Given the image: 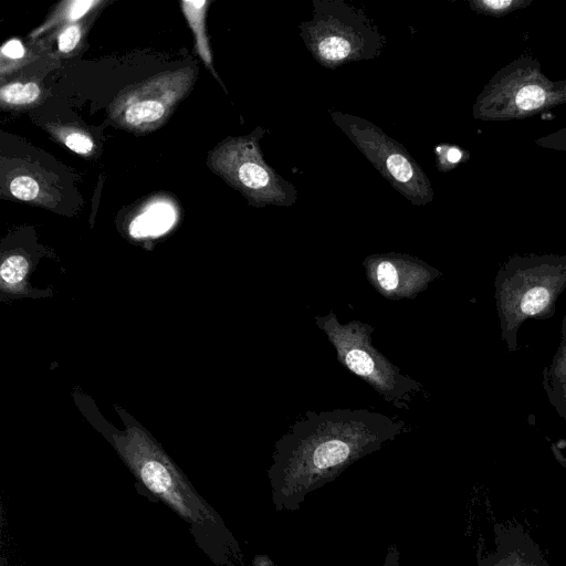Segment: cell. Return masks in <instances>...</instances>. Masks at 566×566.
<instances>
[{
    "label": "cell",
    "mask_w": 566,
    "mask_h": 566,
    "mask_svg": "<svg viewBox=\"0 0 566 566\" xmlns=\"http://www.w3.org/2000/svg\"><path fill=\"white\" fill-rule=\"evenodd\" d=\"M545 94L541 87L527 86L521 90L516 95V104L521 109L531 111L543 105Z\"/></svg>",
    "instance_id": "cell-14"
},
{
    "label": "cell",
    "mask_w": 566,
    "mask_h": 566,
    "mask_svg": "<svg viewBox=\"0 0 566 566\" xmlns=\"http://www.w3.org/2000/svg\"><path fill=\"white\" fill-rule=\"evenodd\" d=\"M9 188L12 196L23 201H31L39 193L38 182L32 177L24 175L13 178Z\"/></svg>",
    "instance_id": "cell-12"
},
{
    "label": "cell",
    "mask_w": 566,
    "mask_h": 566,
    "mask_svg": "<svg viewBox=\"0 0 566 566\" xmlns=\"http://www.w3.org/2000/svg\"><path fill=\"white\" fill-rule=\"evenodd\" d=\"M29 272V261L21 254L7 256L0 268L1 287L6 292L18 293L24 286Z\"/></svg>",
    "instance_id": "cell-10"
},
{
    "label": "cell",
    "mask_w": 566,
    "mask_h": 566,
    "mask_svg": "<svg viewBox=\"0 0 566 566\" xmlns=\"http://www.w3.org/2000/svg\"><path fill=\"white\" fill-rule=\"evenodd\" d=\"M64 144L73 151L86 155L94 148L92 138L82 132H71L64 137Z\"/></svg>",
    "instance_id": "cell-15"
},
{
    "label": "cell",
    "mask_w": 566,
    "mask_h": 566,
    "mask_svg": "<svg viewBox=\"0 0 566 566\" xmlns=\"http://www.w3.org/2000/svg\"><path fill=\"white\" fill-rule=\"evenodd\" d=\"M549 301V293L545 287L530 290L521 302L523 313L533 315L541 312Z\"/></svg>",
    "instance_id": "cell-13"
},
{
    "label": "cell",
    "mask_w": 566,
    "mask_h": 566,
    "mask_svg": "<svg viewBox=\"0 0 566 566\" xmlns=\"http://www.w3.org/2000/svg\"><path fill=\"white\" fill-rule=\"evenodd\" d=\"M175 221L176 211L170 205L155 202L132 221L129 232L135 238L154 237L166 232Z\"/></svg>",
    "instance_id": "cell-8"
},
{
    "label": "cell",
    "mask_w": 566,
    "mask_h": 566,
    "mask_svg": "<svg viewBox=\"0 0 566 566\" xmlns=\"http://www.w3.org/2000/svg\"><path fill=\"white\" fill-rule=\"evenodd\" d=\"M165 101L150 97L134 98L124 107L123 120L133 127H150L159 124L166 116Z\"/></svg>",
    "instance_id": "cell-9"
},
{
    "label": "cell",
    "mask_w": 566,
    "mask_h": 566,
    "mask_svg": "<svg viewBox=\"0 0 566 566\" xmlns=\"http://www.w3.org/2000/svg\"><path fill=\"white\" fill-rule=\"evenodd\" d=\"M482 4L491 9H503L512 4L511 1H483Z\"/></svg>",
    "instance_id": "cell-21"
},
{
    "label": "cell",
    "mask_w": 566,
    "mask_h": 566,
    "mask_svg": "<svg viewBox=\"0 0 566 566\" xmlns=\"http://www.w3.org/2000/svg\"><path fill=\"white\" fill-rule=\"evenodd\" d=\"M334 344L338 358L359 377L364 378L387 400L399 402L419 389L417 382L399 374L395 366L370 345L368 326L361 323L340 324L329 314L317 321ZM406 406V405H405Z\"/></svg>",
    "instance_id": "cell-5"
},
{
    "label": "cell",
    "mask_w": 566,
    "mask_h": 566,
    "mask_svg": "<svg viewBox=\"0 0 566 566\" xmlns=\"http://www.w3.org/2000/svg\"><path fill=\"white\" fill-rule=\"evenodd\" d=\"M81 40V29L76 24L66 27L57 38V46L62 53H69L75 49Z\"/></svg>",
    "instance_id": "cell-16"
},
{
    "label": "cell",
    "mask_w": 566,
    "mask_h": 566,
    "mask_svg": "<svg viewBox=\"0 0 566 566\" xmlns=\"http://www.w3.org/2000/svg\"><path fill=\"white\" fill-rule=\"evenodd\" d=\"M329 115L400 195L416 206L432 201L433 190L428 176L400 143L363 117L336 111L329 112Z\"/></svg>",
    "instance_id": "cell-3"
},
{
    "label": "cell",
    "mask_w": 566,
    "mask_h": 566,
    "mask_svg": "<svg viewBox=\"0 0 566 566\" xmlns=\"http://www.w3.org/2000/svg\"><path fill=\"white\" fill-rule=\"evenodd\" d=\"M24 52L22 43L17 39L6 42L1 48V53L13 60L21 59L24 55Z\"/></svg>",
    "instance_id": "cell-17"
},
{
    "label": "cell",
    "mask_w": 566,
    "mask_h": 566,
    "mask_svg": "<svg viewBox=\"0 0 566 566\" xmlns=\"http://www.w3.org/2000/svg\"><path fill=\"white\" fill-rule=\"evenodd\" d=\"M312 6V18L298 30L319 65L334 70L382 53L387 39L363 9L343 0H313Z\"/></svg>",
    "instance_id": "cell-2"
},
{
    "label": "cell",
    "mask_w": 566,
    "mask_h": 566,
    "mask_svg": "<svg viewBox=\"0 0 566 566\" xmlns=\"http://www.w3.org/2000/svg\"><path fill=\"white\" fill-rule=\"evenodd\" d=\"M382 566H400V553L395 543L388 547Z\"/></svg>",
    "instance_id": "cell-19"
},
{
    "label": "cell",
    "mask_w": 566,
    "mask_h": 566,
    "mask_svg": "<svg viewBox=\"0 0 566 566\" xmlns=\"http://www.w3.org/2000/svg\"><path fill=\"white\" fill-rule=\"evenodd\" d=\"M462 153L453 147L448 148L444 155V158L449 164H457L458 161H460Z\"/></svg>",
    "instance_id": "cell-20"
},
{
    "label": "cell",
    "mask_w": 566,
    "mask_h": 566,
    "mask_svg": "<svg viewBox=\"0 0 566 566\" xmlns=\"http://www.w3.org/2000/svg\"><path fill=\"white\" fill-rule=\"evenodd\" d=\"M402 428L369 410L308 412L275 444L268 473L275 511H298L311 492L394 440Z\"/></svg>",
    "instance_id": "cell-1"
},
{
    "label": "cell",
    "mask_w": 566,
    "mask_h": 566,
    "mask_svg": "<svg viewBox=\"0 0 566 566\" xmlns=\"http://www.w3.org/2000/svg\"><path fill=\"white\" fill-rule=\"evenodd\" d=\"M95 1L82 0V1H73L71 3V9L69 12V17L71 20H77L83 17L91 8L94 6Z\"/></svg>",
    "instance_id": "cell-18"
},
{
    "label": "cell",
    "mask_w": 566,
    "mask_h": 566,
    "mask_svg": "<svg viewBox=\"0 0 566 566\" xmlns=\"http://www.w3.org/2000/svg\"><path fill=\"white\" fill-rule=\"evenodd\" d=\"M264 133L258 127L249 136L224 143L216 155V167L251 205L291 207L297 200V190L264 160L260 147Z\"/></svg>",
    "instance_id": "cell-4"
},
{
    "label": "cell",
    "mask_w": 566,
    "mask_h": 566,
    "mask_svg": "<svg viewBox=\"0 0 566 566\" xmlns=\"http://www.w3.org/2000/svg\"><path fill=\"white\" fill-rule=\"evenodd\" d=\"M40 96V87L34 82L11 83L1 87L0 98L2 103L10 105H27L33 103Z\"/></svg>",
    "instance_id": "cell-11"
},
{
    "label": "cell",
    "mask_w": 566,
    "mask_h": 566,
    "mask_svg": "<svg viewBox=\"0 0 566 566\" xmlns=\"http://www.w3.org/2000/svg\"><path fill=\"white\" fill-rule=\"evenodd\" d=\"M379 287L388 295H405L419 290L428 274L422 262L405 255H382L368 259Z\"/></svg>",
    "instance_id": "cell-7"
},
{
    "label": "cell",
    "mask_w": 566,
    "mask_h": 566,
    "mask_svg": "<svg viewBox=\"0 0 566 566\" xmlns=\"http://www.w3.org/2000/svg\"><path fill=\"white\" fill-rule=\"evenodd\" d=\"M478 566H549L537 543L521 527L497 526L494 546Z\"/></svg>",
    "instance_id": "cell-6"
}]
</instances>
